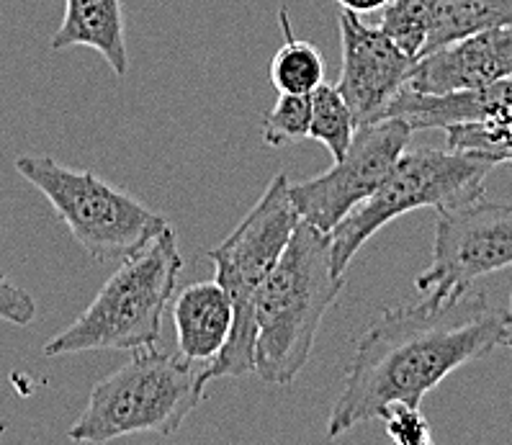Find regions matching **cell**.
<instances>
[{
    "label": "cell",
    "mask_w": 512,
    "mask_h": 445,
    "mask_svg": "<svg viewBox=\"0 0 512 445\" xmlns=\"http://www.w3.org/2000/svg\"><path fill=\"white\" fill-rule=\"evenodd\" d=\"M505 340L502 309L487 294H469L443 307H392L368 327L343 376V391L327 417V438L379 420L392 402L420 404L456 368L492 353Z\"/></svg>",
    "instance_id": "6da1fadb"
},
{
    "label": "cell",
    "mask_w": 512,
    "mask_h": 445,
    "mask_svg": "<svg viewBox=\"0 0 512 445\" xmlns=\"http://www.w3.org/2000/svg\"><path fill=\"white\" fill-rule=\"evenodd\" d=\"M343 286L345 278L332 273L330 232L299 219L255 296V373L263 384H294Z\"/></svg>",
    "instance_id": "7a4b0ae2"
},
{
    "label": "cell",
    "mask_w": 512,
    "mask_h": 445,
    "mask_svg": "<svg viewBox=\"0 0 512 445\" xmlns=\"http://www.w3.org/2000/svg\"><path fill=\"white\" fill-rule=\"evenodd\" d=\"M181 268L175 229L168 224L137 253L119 260L114 276L103 283L88 309L44 345V355L57 358L85 350H139L155 345Z\"/></svg>",
    "instance_id": "3957f363"
},
{
    "label": "cell",
    "mask_w": 512,
    "mask_h": 445,
    "mask_svg": "<svg viewBox=\"0 0 512 445\" xmlns=\"http://www.w3.org/2000/svg\"><path fill=\"white\" fill-rule=\"evenodd\" d=\"M204 368L155 345L134 350L124 366L93 386L67 435L75 443H109L137 433L173 435L204 399L209 384Z\"/></svg>",
    "instance_id": "277c9868"
},
{
    "label": "cell",
    "mask_w": 512,
    "mask_h": 445,
    "mask_svg": "<svg viewBox=\"0 0 512 445\" xmlns=\"http://www.w3.org/2000/svg\"><path fill=\"white\" fill-rule=\"evenodd\" d=\"M296 224L299 214L291 204L289 178L278 173L227 240L209 250L217 271L214 281L227 291L235 317L222 353L206 363V381L255 373V296L289 245Z\"/></svg>",
    "instance_id": "5b68a950"
},
{
    "label": "cell",
    "mask_w": 512,
    "mask_h": 445,
    "mask_svg": "<svg viewBox=\"0 0 512 445\" xmlns=\"http://www.w3.org/2000/svg\"><path fill=\"white\" fill-rule=\"evenodd\" d=\"M492 160L456 150H404L381 186L330 232L332 273L343 276L384 224L415 209H456L482 199Z\"/></svg>",
    "instance_id": "8992f818"
},
{
    "label": "cell",
    "mask_w": 512,
    "mask_h": 445,
    "mask_svg": "<svg viewBox=\"0 0 512 445\" xmlns=\"http://www.w3.org/2000/svg\"><path fill=\"white\" fill-rule=\"evenodd\" d=\"M16 170L52 204L96 263L124 260L168 227V219L91 170L67 168L47 155L16 157Z\"/></svg>",
    "instance_id": "52a82bcc"
},
{
    "label": "cell",
    "mask_w": 512,
    "mask_h": 445,
    "mask_svg": "<svg viewBox=\"0 0 512 445\" xmlns=\"http://www.w3.org/2000/svg\"><path fill=\"white\" fill-rule=\"evenodd\" d=\"M512 265V204L476 199L435 211L433 260L417 276L422 304L443 307L471 283Z\"/></svg>",
    "instance_id": "ba28073f"
},
{
    "label": "cell",
    "mask_w": 512,
    "mask_h": 445,
    "mask_svg": "<svg viewBox=\"0 0 512 445\" xmlns=\"http://www.w3.org/2000/svg\"><path fill=\"white\" fill-rule=\"evenodd\" d=\"M412 129L402 119H379L361 124L340 160L317 178L289 183V196L299 219L320 232H332L350 211L371 196L394 168Z\"/></svg>",
    "instance_id": "9c48e42d"
},
{
    "label": "cell",
    "mask_w": 512,
    "mask_h": 445,
    "mask_svg": "<svg viewBox=\"0 0 512 445\" xmlns=\"http://www.w3.org/2000/svg\"><path fill=\"white\" fill-rule=\"evenodd\" d=\"M338 26L343 65H340V80L335 88L345 98L361 127L384 116L389 103L410 83L417 60L404 55L379 26L363 24L356 13H340Z\"/></svg>",
    "instance_id": "30bf717a"
},
{
    "label": "cell",
    "mask_w": 512,
    "mask_h": 445,
    "mask_svg": "<svg viewBox=\"0 0 512 445\" xmlns=\"http://www.w3.org/2000/svg\"><path fill=\"white\" fill-rule=\"evenodd\" d=\"M512 75V24L479 31L420 57L407 88L453 93L484 88Z\"/></svg>",
    "instance_id": "8fae6325"
},
{
    "label": "cell",
    "mask_w": 512,
    "mask_h": 445,
    "mask_svg": "<svg viewBox=\"0 0 512 445\" xmlns=\"http://www.w3.org/2000/svg\"><path fill=\"white\" fill-rule=\"evenodd\" d=\"M505 114H512V75L474 91L420 93L404 88L389 103L381 119H402L412 132H417V129H446L451 124L487 121Z\"/></svg>",
    "instance_id": "7c38bea8"
},
{
    "label": "cell",
    "mask_w": 512,
    "mask_h": 445,
    "mask_svg": "<svg viewBox=\"0 0 512 445\" xmlns=\"http://www.w3.org/2000/svg\"><path fill=\"white\" fill-rule=\"evenodd\" d=\"M232 301L217 281L191 283L173 301L178 353L193 363L214 361L232 332Z\"/></svg>",
    "instance_id": "4fadbf2b"
},
{
    "label": "cell",
    "mask_w": 512,
    "mask_h": 445,
    "mask_svg": "<svg viewBox=\"0 0 512 445\" xmlns=\"http://www.w3.org/2000/svg\"><path fill=\"white\" fill-rule=\"evenodd\" d=\"M121 0H65V16L52 37V49H96L116 75L129 73V49L124 37Z\"/></svg>",
    "instance_id": "5bb4252c"
},
{
    "label": "cell",
    "mask_w": 512,
    "mask_h": 445,
    "mask_svg": "<svg viewBox=\"0 0 512 445\" xmlns=\"http://www.w3.org/2000/svg\"><path fill=\"white\" fill-rule=\"evenodd\" d=\"M512 24V0H430V34L422 57L479 31Z\"/></svg>",
    "instance_id": "9a60e30c"
},
{
    "label": "cell",
    "mask_w": 512,
    "mask_h": 445,
    "mask_svg": "<svg viewBox=\"0 0 512 445\" xmlns=\"http://www.w3.org/2000/svg\"><path fill=\"white\" fill-rule=\"evenodd\" d=\"M278 24L284 29V44L278 47L271 62V83L278 93L312 96L327 75V62L314 44L294 37L289 11H278Z\"/></svg>",
    "instance_id": "2e32d148"
},
{
    "label": "cell",
    "mask_w": 512,
    "mask_h": 445,
    "mask_svg": "<svg viewBox=\"0 0 512 445\" xmlns=\"http://www.w3.org/2000/svg\"><path fill=\"white\" fill-rule=\"evenodd\" d=\"M358 121L340 96L335 85L322 83L317 91L312 93V121H309V139L320 142L330 150L335 160L345 155L353 137H356Z\"/></svg>",
    "instance_id": "e0dca14e"
},
{
    "label": "cell",
    "mask_w": 512,
    "mask_h": 445,
    "mask_svg": "<svg viewBox=\"0 0 512 445\" xmlns=\"http://www.w3.org/2000/svg\"><path fill=\"white\" fill-rule=\"evenodd\" d=\"M448 150L492 160L494 165L512 163V114L492 116L487 121L451 124L446 127Z\"/></svg>",
    "instance_id": "ac0fdd59"
},
{
    "label": "cell",
    "mask_w": 512,
    "mask_h": 445,
    "mask_svg": "<svg viewBox=\"0 0 512 445\" xmlns=\"http://www.w3.org/2000/svg\"><path fill=\"white\" fill-rule=\"evenodd\" d=\"M381 11L379 29L404 55L420 60L430 34V0H389Z\"/></svg>",
    "instance_id": "d6986e66"
},
{
    "label": "cell",
    "mask_w": 512,
    "mask_h": 445,
    "mask_svg": "<svg viewBox=\"0 0 512 445\" xmlns=\"http://www.w3.org/2000/svg\"><path fill=\"white\" fill-rule=\"evenodd\" d=\"M312 121V96L278 93V101L263 119L260 137L268 147H289L309 139Z\"/></svg>",
    "instance_id": "ffe728a7"
},
{
    "label": "cell",
    "mask_w": 512,
    "mask_h": 445,
    "mask_svg": "<svg viewBox=\"0 0 512 445\" xmlns=\"http://www.w3.org/2000/svg\"><path fill=\"white\" fill-rule=\"evenodd\" d=\"M379 420L384 422L386 435L399 445H430L433 433H430L428 417L422 415L420 404L410 402H392L379 412Z\"/></svg>",
    "instance_id": "44dd1931"
},
{
    "label": "cell",
    "mask_w": 512,
    "mask_h": 445,
    "mask_svg": "<svg viewBox=\"0 0 512 445\" xmlns=\"http://www.w3.org/2000/svg\"><path fill=\"white\" fill-rule=\"evenodd\" d=\"M0 319L11 325L26 327L37 319V301L26 289L16 286L0 273Z\"/></svg>",
    "instance_id": "7402d4cb"
},
{
    "label": "cell",
    "mask_w": 512,
    "mask_h": 445,
    "mask_svg": "<svg viewBox=\"0 0 512 445\" xmlns=\"http://www.w3.org/2000/svg\"><path fill=\"white\" fill-rule=\"evenodd\" d=\"M389 0H338V6L343 11L356 13V16H366V13H376L386 6Z\"/></svg>",
    "instance_id": "603a6c76"
},
{
    "label": "cell",
    "mask_w": 512,
    "mask_h": 445,
    "mask_svg": "<svg viewBox=\"0 0 512 445\" xmlns=\"http://www.w3.org/2000/svg\"><path fill=\"white\" fill-rule=\"evenodd\" d=\"M502 317H505V340H502V345H507L512 350V294L510 301H507V307L502 309Z\"/></svg>",
    "instance_id": "cb8c5ba5"
}]
</instances>
